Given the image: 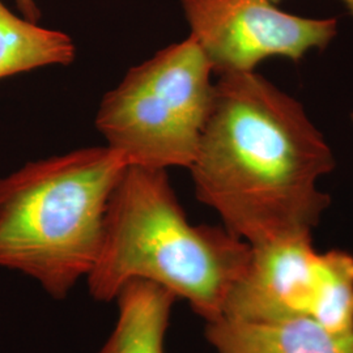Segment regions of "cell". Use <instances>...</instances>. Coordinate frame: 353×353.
I'll return each instance as SVG.
<instances>
[{"label": "cell", "instance_id": "obj_1", "mask_svg": "<svg viewBox=\"0 0 353 353\" xmlns=\"http://www.w3.org/2000/svg\"><path fill=\"white\" fill-rule=\"evenodd\" d=\"M334 152L303 103L254 72L219 76L191 165L195 195L250 245L313 236L331 198Z\"/></svg>", "mask_w": 353, "mask_h": 353}, {"label": "cell", "instance_id": "obj_2", "mask_svg": "<svg viewBox=\"0 0 353 353\" xmlns=\"http://www.w3.org/2000/svg\"><path fill=\"white\" fill-rule=\"evenodd\" d=\"M252 246L224 225H194L164 169L128 165L108 205L101 245L85 279L97 303L144 280L212 322L250 262Z\"/></svg>", "mask_w": 353, "mask_h": 353}, {"label": "cell", "instance_id": "obj_3", "mask_svg": "<svg viewBox=\"0 0 353 353\" xmlns=\"http://www.w3.org/2000/svg\"><path fill=\"white\" fill-rule=\"evenodd\" d=\"M127 166L105 145L33 161L0 178V267L65 300L93 268L108 205Z\"/></svg>", "mask_w": 353, "mask_h": 353}, {"label": "cell", "instance_id": "obj_4", "mask_svg": "<svg viewBox=\"0 0 353 353\" xmlns=\"http://www.w3.org/2000/svg\"><path fill=\"white\" fill-rule=\"evenodd\" d=\"M214 70L190 36L128 70L102 99L96 126L128 165L194 164L212 109Z\"/></svg>", "mask_w": 353, "mask_h": 353}, {"label": "cell", "instance_id": "obj_5", "mask_svg": "<svg viewBox=\"0 0 353 353\" xmlns=\"http://www.w3.org/2000/svg\"><path fill=\"white\" fill-rule=\"evenodd\" d=\"M190 36L214 75L254 72L270 58L300 62L310 51L327 49L338 20L284 12L270 0H179Z\"/></svg>", "mask_w": 353, "mask_h": 353}, {"label": "cell", "instance_id": "obj_6", "mask_svg": "<svg viewBox=\"0 0 353 353\" xmlns=\"http://www.w3.org/2000/svg\"><path fill=\"white\" fill-rule=\"evenodd\" d=\"M250 246V262L230 290L221 318L252 323L310 318L322 271L313 236Z\"/></svg>", "mask_w": 353, "mask_h": 353}, {"label": "cell", "instance_id": "obj_7", "mask_svg": "<svg viewBox=\"0 0 353 353\" xmlns=\"http://www.w3.org/2000/svg\"><path fill=\"white\" fill-rule=\"evenodd\" d=\"M216 353H353V331L336 332L309 316L252 323L219 318L205 323Z\"/></svg>", "mask_w": 353, "mask_h": 353}, {"label": "cell", "instance_id": "obj_8", "mask_svg": "<svg viewBox=\"0 0 353 353\" xmlns=\"http://www.w3.org/2000/svg\"><path fill=\"white\" fill-rule=\"evenodd\" d=\"M176 299L163 287L134 280L114 303L117 321L97 353H166L165 341Z\"/></svg>", "mask_w": 353, "mask_h": 353}, {"label": "cell", "instance_id": "obj_9", "mask_svg": "<svg viewBox=\"0 0 353 353\" xmlns=\"http://www.w3.org/2000/svg\"><path fill=\"white\" fill-rule=\"evenodd\" d=\"M75 57L68 34L16 16L0 0V79L49 65H68Z\"/></svg>", "mask_w": 353, "mask_h": 353}, {"label": "cell", "instance_id": "obj_10", "mask_svg": "<svg viewBox=\"0 0 353 353\" xmlns=\"http://www.w3.org/2000/svg\"><path fill=\"white\" fill-rule=\"evenodd\" d=\"M310 318L336 332L353 331V255L322 252L321 283Z\"/></svg>", "mask_w": 353, "mask_h": 353}, {"label": "cell", "instance_id": "obj_11", "mask_svg": "<svg viewBox=\"0 0 353 353\" xmlns=\"http://www.w3.org/2000/svg\"><path fill=\"white\" fill-rule=\"evenodd\" d=\"M14 1L26 20L37 23L41 19V11L38 8L36 0H14Z\"/></svg>", "mask_w": 353, "mask_h": 353}, {"label": "cell", "instance_id": "obj_12", "mask_svg": "<svg viewBox=\"0 0 353 353\" xmlns=\"http://www.w3.org/2000/svg\"><path fill=\"white\" fill-rule=\"evenodd\" d=\"M270 1H272L274 4H278L280 0H270ZM341 1L344 3V6L347 7V10L350 11V13H351V16H352L353 17V0H341Z\"/></svg>", "mask_w": 353, "mask_h": 353}, {"label": "cell", "instance_id": "obj_13", "mask_svg": "<svg viewBox=\"0 0 353 353\" xmlns=\"http://www.w3.org/2000/svg\"><path fill=\"white\" fill-rule=\"evenodd\" d=\"M351 119H352V123H353V113L351 114Z\"/></svg>", "mask_w": 353, "mask_h": 353}]
</instances>
